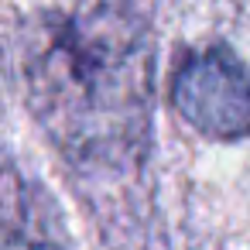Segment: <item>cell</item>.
Masks as SVG:
<instances>
[{
	"label": "cell",
	"mask_w": 250,
	"mask_h": 250,
	"mask_svg": "<svg viewBox=\"0 0 250 250\" xmlns=\"http://www.w3.org/2000/svg\"><path fill=\"white\" fill-rule=\"evenodd\" d=\"M24 100L86 171L144 161L154 113V35L134 0H76L38 14L21 48Z\"/></svg>",
	"instance_id": "cell-1"
},
{
	"label": "cell",
	"mask_w": 250,
	"mask_h": 250,
	"mask_svg": "<svg viewBox=\"0 0 250 250\" xmlns=\"http://www.w3.org/2000/svg\"><path fill=\"white\" fill-rule=\"evenodd\" d=\"M171 106L209 141H250V65L226 45L182 55L171 76Z\"/></svg>",
	"instance_id": "cell-2"
},
{
	"label": "cell",
	"mask_w": 250,
	"mask_h": 250,
	"mask_svg": "<svg viewBox=\"0 0 250 250\" xmlns=\"http://www.w3.org/2000/svg\"><path fill=\"white\" fill-rule=\"evenodd\" d=\"M0 250H65V229L48 195L0 147Z\"/></svg>",
	"instance_id": "cell-3"
}]
</instances>
